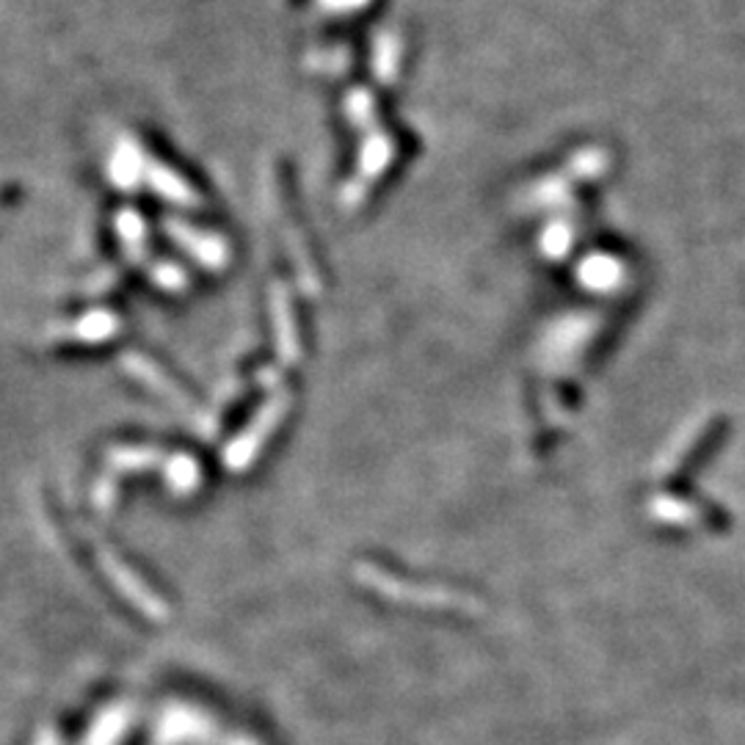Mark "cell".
<instances>
[{"instance_id": "6da1fadb", "label": "cell", "mask_w": 745, "mask_h": 745, "mask_svg": "<svg viewBox=\"0 0 745 745\" xmlns=\"http://www.w3.org/2000/svg\"><path fill=\"white\" fill-rule=\"evenodd\" d=\"M287 409H291V395L285 390H276L273 395H268L260 411L249 420V426L224 448V467L229 473H244L246 467H251L268 439L273 437V431L287 417Z\"/></svg>"}, {"instance_id": "7a4b0ae2", "label": "cell", "mask_w": 745, "mask_h": 745, "mask_svg": "<svg viewBox=\"0 0 745 745\" xmlns=\"http://www.w3.org/2000/svg\"><path fill=\"white\" fill-rule=\"evenodd\" d=\"M89 539H91L89 544H91V552H94V561H98L103 575L111 580V586H114L116 591H120L122 597L133 605V608L142 610L144 616H149V619H166L163 599H160L158 594H155L153 588H149L147 583H144L142 577H138L136 572H133L109 544H105L103 539H100V535L89 533Z\"/></svg>"}, {"instance_id": "3957f363", "label": "cell", "mask_w": 745, "mask_h": 745, "mask_svg": "<svg viewBox=\"0 0 745 745\" xmlns=\"http://www.w3.org/2000/svg\"><path fill=\"white\" fill-rule=\"evenodd\" d=\"M353 577L362 583L368 591L379 594L382 599L390 602H406V605H442V602H455V597L442 591H431V588H422L420 583H409L404 577L393 575V572L382 569V566L373 564H359L353 569Z\"/></svg>"}, {"instance_id": "277c9868", "label": "cell", "mask_w": 745, "mask_h": 745, "mask_svg": "<svg viewBox=\"0 0 745 745\" xmlns=\"http://www.w3.org/2000/svg\"><path fill=\"white\" fill-rule=\"evenodd\" d=\"M163 229L182 251H189L200 266L211 268V271H222L229 262V246L222 235L207 233V229H196L191 224L180 222V218H163Z\"/></svg>"}, {"instance_id": "5b68a950", "label": "cell", "mask_w": 745, "mask_h": 745, "mask_svg": "<svg viewBox=\"0 0 745 745\" xmlns=\"http://www.w3.org/2000/svg\"><path fill=\"white\" fill-rule=\"evenodd\" d=\"M120 318L111 309H91V313L72 318L69 324L50 329V335L56 340L78 342V346H98V342H105L120 335Z\"/></svg>"}, {"instance_id": "8992f818", "label": "cell", "mask_w": 745, "mask_h": 745, "mask_svg": "<svg viewBox=\"0 0 745 745\" xmlns=\"http://www.w3.org/2000/svg\"><path fill=\"white\" fill-rule=\"evenodd\" d=\"M271 318L273 335H276V353L285 364H296L302 359V346H298V324L293 313L291 296L285 285H271Z\"/></svg>"}, {"instance_id": "52a82bcc", "label": "cell", "mask_w": 745, "mask_h": 745, "mask_svg": "<svg viewBox=\"0 0 745 745\" xmlns=\"http://www.w3.org/2000/svg\"><path fill=\"white\" fill-rule=\"evenodd\" d=\"M120 362H122V370H125L133 382H138L142 387H147L149 393H155L158 398H163L166 404L189 406V398H185V393H182V390L177 387V384L171 382L169 376H166L163 370H160L158 364L153 362V359H147L144 353H138V351H127V353H122Z\"/></svg>"}, {"instance_id": "ba28073f", "label": "cell", "mask_w": 745, "mask_h": 745, "mask_svg": "<svg viewBox=\"0 0 745 745\" xmlns=\"http://www.w3.org/2000/svg\"><path fill=\"white\" fill-rule=\"evenodd\" d=\"M163 478L174 495H194L202 486V464L194 455L174 453L163 461Z\"/></svg>"}, {"instance_id": "9c48e42d", "label": "cell", "mask_w": 745, "mask_h": 745, "mask_svg": "<svg viewBox=\"0 0 745 745\" xmlns=\"http://www.w3.org/2000/svg\"><path fill=\"white\" fill-rule=\"evenodd\" d=\"M147 177H149V182H153L155 194H160L163 200H169L171 205H180V207L200 205V196H196V191L191 189L189 182L182 180L180 174H174V171L166 169V166L153 163L147 169Z\"/></svg>"}, {"instance_id": "30bf717a", "label": "cell", "mask_w": 745, "mask_h": 745, "mask_svg": "<svg viewBox=\"0 0 745 745\" xmlns=\"http://www.w3.org/2000/svg\"><path fill=\"white\" fill-rule=\"evenodd\" d=\"M114 227L116 235H120V244L122 249H125L127 260L133 262L142 260V257L147 255V224H144V218L138 216L136 211H131V207H125V211L116 216Z\"/></svg>"}, {"instance_id": "8fae6325", "label": "cell", "mask_w": 745, "mask_h": 745, "mask_svg": "<svg viewBox=\"0 0 745 745\" xmlns=\"http://www.w3.org/2000/svg\"><path fill=\"white\" fill-rule=\"evenodd\" d=\"M163 453L158 448H144V444H120L109 450V467L114 473H133V470H147L163 464Z\"/></svg>"}, {"instance_id": "7c38bea8", "label": "cell", "mask_w": 745, "mask_h": 745, "mask_svg": "<svg viewBox=\"0 0 745 745\" xmlns=\"http://www.w3.org/2000/svg\"><path fill=\"white\" fill-rule=\"evenodd\" d=\"M147 271H149V279H153L158 287H163V291L177 293V291H182V287L189 285V276H185V271H182V268L171 260L153 262Z\"/></svg>"}, {"instance_id": "4fadbf2b", "label": "cell", "mask_w": 745, "mask_h": 745, "mask_svg": "<svg viewBox=\"0 0 745 745\" xmlns=\"http://www.w3.org/2000/svg\"><path fill=\"white\" fill-rule=\"evenodd\" d=\"M138 174H142V160L136 158V153H127V149H120V153L114 155V166H111V177H114L116 185H122V189H131V185H136L138 182Z\"/></svg>"}]
</instances>
